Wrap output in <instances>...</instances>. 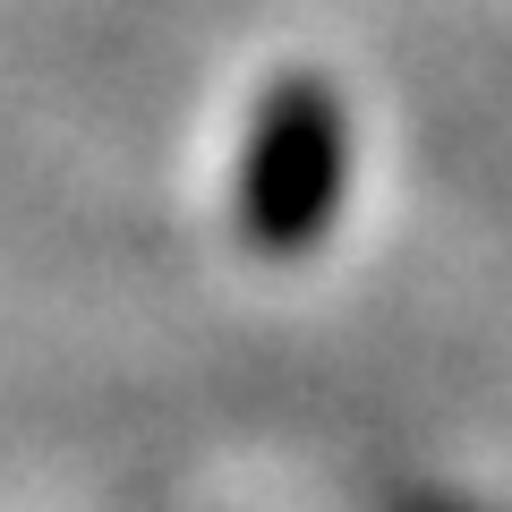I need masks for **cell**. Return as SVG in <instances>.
<instances>
[{
	"mask_svg": "<svg viewBox=\"0 0 512 512\" xmlns=\"http://www.w3.org/2000/svg\"><path fill=\"white\" fill-rule=\"evenodd\" d=\"M342 180H350L342 103L316 77L274 86L265 111H256V137H248V171H239V222H248V239L274 248V256L325 239L333 205H342Z\"/></svg>",
	"mask_w": 512,
	"mask_h": 512,
	"instance_id": "1",
	"label": "cell"
}]
</instances>
